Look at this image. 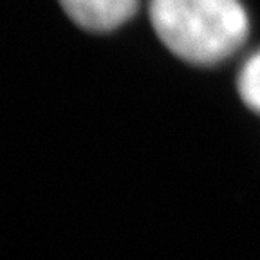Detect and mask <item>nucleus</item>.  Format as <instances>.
Segmentation results:
<instances>
[{
  "mask_svg": "<svg viewBox=\"0 0 260 260\" xmlns=\"http://www.w3.org/2000/svg\"><path fill=\"white\" fill-rule=\"evenodd\" d=\"M148 13L162 45L199 67L228 60L249 35V16L240 0H150Z\"/></svg>",
  "mask_w": 260,
  "mask_h": 260,
  "instance_id": "f257e3e1",
  "label": "nucleus"
},
{
  "mask_svg": "<svg viewBox=\"0 0 260 260\" xmlns=\"http://www.w3.org/2000/svg\"><path fill=\"white\" fill-rule=\"evenodd\" d=\"M60 6L78 27L110 32L134 18L139 0H60Z\"/></svg>",
  "mask_w": 260,
  "mask_h": 260,
  "instance_id": "f03ea898",
  "label": "nucleus"
},
{
  "mask_svg": "<svg viewBox=\"0 0 260 260\" xmlns=\"http://www.w3.org/2000/svg\"><path fill=\"white\" fill-rule=\"evenodd\" d=\"M237 90L244 105L260 114V51L242 65L237 78Z\"/></svg>",
  "mask_w": 260,
  "mask_h": 260,
  "instance_id": "7ed1b4c3",
  "label": "nucleus"
}]
</instances>
